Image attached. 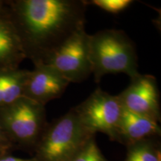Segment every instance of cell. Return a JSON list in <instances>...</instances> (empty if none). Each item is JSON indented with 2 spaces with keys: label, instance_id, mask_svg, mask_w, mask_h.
<instances>
[{
  "label": "cell",
  "instance_id": "8fae6325",
  "mask_svg": "<svg viewBox=\"0 0 161 161\" xmlns=\"http://www.w3.org/2000/svg\"><path fill=\"white\" fill-rule=\"evenodd\" d=\"M29 70H0V107L5 106L22 97Z\"/></svg>",
  "mask_w": 161,
  "mask_h": 161
},
{
  "label": "cell",
  "instance_id": "9a60e30c",
  "mask_svg": "<svg viewBox=\"0 0 161 161\" xmlns=\"http://www.w3.org/2000/svg\"><path fill=\"white\" fill-rule=\"evenodd\" d=\"M11 146H13V143L11 142V140L7 135L5 129L0 122V150L5 152L6 150Z\"/></svg>",
  "mask_w": 161,
  "mask_h": 161
},
{
  "label": "cell",
  "instance_id": "7c38bea8",
  "mask_svg": "<svg viewBox=\"0 0 161 161\" xmlns=\"http://www.w3.org/2000/svg\"><path fill=\"white\" fill-rule=\"evenodd\" d=\"M124 161H161L160 148L150 139L130 144Z\"/></svg>",
  "mask_w": 161,
  "mask_h": 161
},
{
  "label": "cell",
  "instance_id": "9c48e42d",
  "mask_svg": "<svg viewBox=\"0 0 161 161\" xmlns=\"http://www.w3.org/2000/svg\"><path fill=\"white\" fill-rule=\"evenodd\" d=\"M26 59L23 46L5 7L0 14V70L17 69Z\"/></svg>",
  "mask_w": 161,
  "mask_h": 161
},
{
  "label": "cell",
  "instance_id": "7a4b0ae2",
  "mask_svg": "<svg viewBox=\"0 0 161 161\" xmlns=\"http://www.w3.org/2000/svg\"><path fill=\"white\" fill-rule=\"evenodd\" d=\"M92 75L96 83L108 74H140L137 55L131 40L122 30L105 29L90 35Z\"/></svg>",
  "mask_w": 161,
  "mask_h": 161
},
{
  "label": "cell",
  "instance_id": "52a82bcc",
  "mask_svg": "<svg viewBox=\"0 0 161 161\" xmlns=\"http://www.w3.org/2000/svg\"><path fill=\"white\" fill-rule=\"evenodd\" d=\"M117 96L124 109L160 122V91L154 76L140 73Z\"/></svg>",
  "mask_w": 161,
  "mask_h": 161
},
{
  "label": "cell",
  "instance_id": "ba28073f",
  "mask_svg": "<svg viewBox=\"0 0 161 161\" xmlns=\"http://www.w3.org/2000/svg\"><path fill=\"white\" fill-rule=\"evenodd\" d=\"M34 66L25 81L23 96L46 106L50 101L63 95L70 83L49 64Z\"/></svg>",
  "mask_w": 161,
  "mask_h": 161
},
{
  "label": "cell",
  "instance_id": "277c9868",
  "mask_svg": "<svg viewBox=\"0 0 161 161\" xmlns=\"http://www.w3.org/2000/svg\"><path fill=\"white\" fill-rule=\"evenodd\" d=\"M0 122L13 145L35 148L49 125L45 106L24 96L0 107Z\"/></svg>",
  "mask_w": 161,
  "mask_h": 161
},
{
  "label": "cell",
  "instance_id": "3957f363",
  "mask_svg": "<svg viewBox=\"0 0 161 161\" xmlns=\"http://www.w3.org/2000/svg\"><path fill=\"white\" fill-rule=\"evenodd\" d=\"M95 134L84 128L75 109L48 125L36 146L39 161H67Z\"/></svg>",
  "mask_w": 161,
  "mask_h": 161
},
{
  "label": "cell",
  "instance_id": "5bb4252c",
  "mask_svg": "<svg viewBox=\"0 0 161 161\" xmlns=\"http://www.w3.org/2000/svg\"><path fill=\"white\" fill-rule=\"evenodd\" d=\"M134 3L132 0H92L87 2V4H91L111 14H119L130 7Z\"/></svg>",
  "mask_w": 161,
  "mask_h": 161
},
{
  "label": "cell",
  "instance_id": "d6986e66",
  "mask_svg": "<svg viewBox=\"0 0 161 161\" xmlns=\"http://www.w3.org/2000/svg\"><path fill=\"white\" fill-rule=\"evenodd\" d=\"M69 160H67V161H69Z\"/></svg>",
  "mask_w": 161,
  "mask_h": 161
},
{
  "label": "cell",
  "instance_id": "2e32d148",
  "mask_svg": "<svg viewBox=\"0 0 161 161\" xmlns=\"http://www.w3.org/2000/svg\"><path fill=\"white\" fill-rule=\"evenodd\" d=\"M0 161H39L37 158H33L30 159H24V158H17L14 156H11V155H6V154H3V155L0 156Z\"/></svg>",
  "mask_w": 161,
  "mask_h": 161
},
{
  "label": "cell",
  "instance_id": "6da1fadb",
  "mask_svg": "<svg viewBox=\"0 0 161 161\" xmlns=\"http://www.w3.org/2000/svg\"><path fill=\"white\" fill-rule=\"evenodd\" d=\"M87 5L84 0L5 1L25 57L34 65L46 64L70 36L85 25Z\"/></svg>",
  "mask_w": 161,
  "mask_h": 161
},
{
  "label": "cell",
  "instance_id": "5b68a950",
  "mask_svg": "<svg viewBox=\"0 0 161 161\" xmlns=\"http://www.w3.org/2000/svg\"><path fill=\"white\" fill-rule=\"evenodd\" d=\"M74 109L84 128L92 134L101 132L119 141L118 128L123 108L117 96L98 87Z\"/></svg>",
  "mask_w": 161,
  "mask_h": 161
},
{
  "label": "cell",
  "instance_id": "30bf717a",
  "mask_svg": "<svg viewBox=\"0 0 161 161\" xmlns=\"http://www.w3.org/2000/svg\"><path fill=\"white\" fill-rule=\"evenodd\" d=\"M159 122L152 119L122 110L118 128L119 141L130 145L160 135Z\"/></svg>",
  "mask_w": 161,
  "mask_h": 161
},
{
  "label": "cell",
  "instance_id": "4fadbf2b",
  "mask_svg": "<svg viewBox=\"0 0 161 161\" xmlns=\"http://www.w3.org/2000/svg\"><path fill=\"white\" fill-rule=\"evenodd\" d=\"M69 161H108L96 144L94 136L88 140Z\"/></svg>",
  "mask_w": 161,
  "mask_h": 161
},
{
  "label": "cell",
  "instance_id": "8992f818",
  "mask_svg": "<svg viewBox=\"0 0 161 161\" xmlns=\"http://www.w3.org/2000/svg\"><path fill=\"white\" fill-rule=\"evenodd\" d=\"M90 35L85 25L77 30L47 60L69 83H80L92 75Z\"/></svg>",
  "mask_w": 161,
  "mask_h": 161
},
{
  "label": "cell",
  "instance_id": "ac0fdd59",
  "mask_svg": "<svg viewBox=\"0 0 161 161\" xmlns=\"http://www.w3.org/2000/svg\"><path fill=\"white\" fill-rule=\"evenodd\" d=\"M3 154H5V152H3V151H1V150H0V156H1V155H3Z\"/></svg>",
  "mask_w": 161,
  "mask_h": 161
},
{
  "label": "cell",
  "instance_id": "e0dca14e",
  "mask_svg": "<svg viewBox=\"0 0 161 161\" xmlns=\"http://www.w3.org/2000/svg\"><path fill=\"white\" fill-rule=\"evenodd\" d=\"M4 8H5V1H1L0 0V14L3 11Z\"/></svg>",
  "mask_w": 161,
  "mask_h": 161
}]
</instances>
